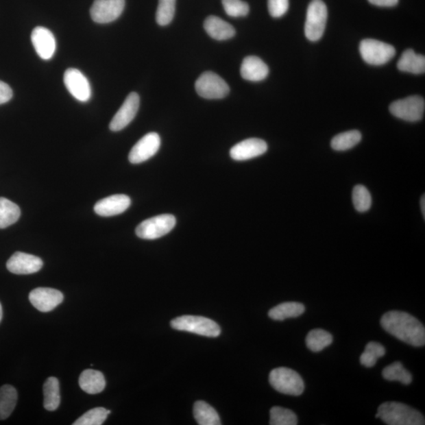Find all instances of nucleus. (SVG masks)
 <instances>
[{
    "label": "nucleus",
    "instance_id": "obj_39",
    "mask_svg": "<svg viewBox=\"0 0 425 425\" xmlns=\"http://www.w3.org/2000/svg\"><path fill=\"white\" fill-rule=\"evenodd\" d=\"M377 361V359L374 357L373 354L367 352H365L361 354L360 357V363L361 365L365 366V367L371 368L374 367Z\"/></svg>",
    "mask_w": 425,
    "mask_h": 425
},
{
    "label": "nucleus",
    "instance_id": "obj_37",
    "mask_svg": "<svg viewBox=\"0 0 425 425\" xmlns=\"http://www.w3.org/2000/svg\"><path fill=\"white\" fill-rule=\"evenodd\" d=\"M365 352L373 354L376 359L384 357L386 350L384 346L379 343L370 342L365 347Z\"/></svg>",
    "mask_w": 425,
    "mask_h": 425
},
{
    "label": "nucleus",
    "instance_id": "obj_11",
    "mask_svg": "<svg viewBox=\"0 0 425 425\" xmlns=\"http://www.w3.org/2000/svg\"><path fill=\"white\" fill-rule=\"evenodd\" d=\"M161 145L160 136L156 132H150L138 141L129 155V160L132 164H140L150 159L159 150Z\"/></svg>",
    "mask_w": 425,
    "mask_h": 425
},
{
    "label": "nucleus",
    "instance_id": "obj_28",
    "mask_svg": "<svg viewBox=\"0 0 425 425\" xmlns=\"http://www.w3.org/2000/svg\"><path fill=\"white\" fill-rule=\"evenodd\" d=\"M20 216L21 210L17 204L6 198H0V228L12 226Z\"/></svg>",
    "mask_w": 425,
    "mask_h": 425
},
{
    "label": "nucleus",
    "instance_id": "obj_7",
    "mask_svg": "<svg viewBox=\"0 0 425 425\" xmlns=\"http://www.w3.org/2000/svg\"><path fill=\"white\" fill-rule=\"evenodd\" d=\"M176 223L172 215H158L141 223L136 228V234L143 240H156L172 231Z\"/></svg>",
    "mask_w": 425,
    "mask_h": 425
},
{
    "label": "nucleus",
    "instance_id": "obj_41",
    "mask_svg": "<svg viewBox=\"0 0 425 425\" xmlns=\"http://www.w3.org/2000/svg\"><path fill=\"white\" fill-rule=\"evenodd\" d=\"M421 208L422 211V215L425 219V195H423L421 199Z\"/></svg>",
    "mask_w": 425,
    "mask_h": 425
},
{
    "label": "nucleus",
    "instance_id": "obj_10",
    "mask_svg": "<svg viewBox=\"0 0 425 425\" xmlns=\"http://www.w3.org/2000/svg\"><path fill=\"white\" fill-rule=\"evenodd\" d=\"M125 5V0H95L90 14L95 23H112L123 12Z\"/></svg>",
    "mask_w": 425,
    "mask_h": 425
},
{
    "label": "nucleus",
    "instance_id": "obj_25",
    "mask_svg": "<svg viewBox=\"0 0 425 425\" xmlns=\"http://www.w3.org/2000/svg\"><path fill=\"white\" fill-rule=\"evenodd\" d=\"M18 401V392L12 385L0 387V420L8 418L13 413Z\"/></svg>",
    "mask_w": 425,
    "mask_h": 425
},
{
    "label": "nucleus",
    "instance_id": "obj_26",
    "mask_svg": "<svg viewBox=\"0 0 425 425\" xmlns=\"http://www.w3.org/2000/svg\"><path fill=\"white\" fill-rule=\"evenodd\" d=\"M193 413L196 422L200 425L221 424L219 413L208 403L204 401L195 403Z\"/></svg>",
    "mask_w": 425,
    "mask_h": 425
},
{
    "label": "nucleus",
    "instance_id": "obj_9",
    "mask_svg": "<svg viewBox=\"0 0 425 425\" xmlns=\"http://www.w3.org/2000/svg\"><path fill=\"white\" fill-rule=\"evenodd\" d=\"M424 109V99L418 95L395 101L389 106L392 115L398 119L411 122L421 121L423 119Z\"/></svg>",
    "mask_w": 425,
    "mask_h": 425
},
{
    "label": "nucleus",
    "instance_id": "obj_18",
    "mask_svg": "<svg viewBox=\"0 0 425 425\" xmlns=\"http://www.w3.org/2000/svg\"><path fill=\"white\" fill-rule=\"evenodd\" d=\"M131 205V199L125 195H114L97 202L94 210L99 216L112 217L124 212Z\"/></svg>",
    "mask_w": 425,
    "mask_h": 425
},
{
    "label": "nucleus",
    "instance_id": "obj_27",
    "mask_svg": "<svg viewBox=\"0 0 425 425\" xmlns=\"http://www.w3.org/2000/svg\"><path fill=\"white\" fill-rule=\"evenodd\" d=\"M332 335L321 328L313 329L308 333L306 344L308 349L313 352H320L323 349L330 346L332 343Z\"/></svg>",
    "mask_w": 425,
    "mask_h": 425
},
{
    "label": "nucleus",
    "instance_id": "obj_20",
    "mask_svg": "<svg viewBox=\"0 0 425 425\" xmlns=\"http://www.w3.org/2000/svg\"><path fill=\"white\" fill-rule=\"evenodd\" d=\"M204 29L212 39L217 40H230L236 34V30L232 25L215 15L206 18Z\"/></svg>",
    "mask_w": 425,
    "mask_h": 425
},
{
    "label": "nucleus",
    "instance_id": "obj_3",
    "mask_svg": "<svg viewBox=\"0 0 425 425\" xmlns=\"http://www.w3.org/2000/svg\"><path fill=\"white\" fill-rule=\"evenodd\" d=\"M269 382L276 391L284 395L300 396L305 389L301 376L297 372L285 367L271 371Z\"/></svg>",
    "mask_w": 425,
    "mask_h": 425
},
{
    "label": "nucleus",
    "instance_id": "obj_19",
    "mask_svg": "<svg viewBox=\"0 0 425 425\" xmlns=\"http://www.w3.org/2000/svg\"><path fill=\"white\" fill-rule=\"evenodd\" d=\"M269 72L267 64L257 56L244 58L241 68V77L247 81L254 82L263 81L267 77Z\"/></svg>",
    "mask_w": 425,
    "mask_h": 425
},
{
    "label": "nucleus",
    "instance_id": "obj_6",
    "mask_svg": "<svg viewBox=\"0 0 425 425\" xmlns=\"http://www.w3.org/2000/svg\"><path fill=\"white\" fill-rule=\"evenodd\" d=\"M359 50L363 60L373 66H382L396 56L395 47L386 42L374 39L361 42Z\"/></svg>",
    "mask_w": 425,
    "mask_h": 425
},
{
    "label": "nucleus",
    "instance_id": "obj_16",
    "mask_svg": "<svg viewBox=\"0 0 425 425\" xmlns=\"http://www.w3.org/2000/svg\"><path fill=\"white\" fill-rule=\"evenodd\" d=\"M267 150V143L258 138H251L232 147L230 156L236 161H246L263 155Z\"/></svg>",
    "mask_w": 425,
    "mask_h": 425
},
{
    "label": "nucleus",
    "instance_id": "obj_23",
    "mask_svg": "<svg viewBox=\"0 0 425 425\" xmlns=\"http://www.w3.org/2000/svg\"><path fill=\"white\" fill-rule=\"evenodd\" d=\"M305 310L304 305L300 302H287L272 308L269 311V317L274 321H284L301 316Z\"/></svg>",
    "mask_w": 425,
    "mask_h": 425
},
{
    "label": "nucleus",
    "instance_id": "obj_29",
    "mask_svg": "<svg viewBox=\"0 0 425 425\" xmlns=\"http://www.w3.org/2000/svg\"><path fill=\"white\" fill-rule=\"evenodd\" d=\"M361 141V134L359 131L345 132L333 137L331 141V147L335 151H347L359 145Z\"/></svg>",
    "mask_w": 425,
    "mask_h": 425
},
{
    "label": "nucleus",
    "instance_id": "obj_38",
    "mask_svg": "<svg viewBox=\"0 0 425 425\" xmlns=\"http://www.w3.org/2000/svg\"><path fill=\"white\" fill-rule=\"evenodd\" d=\"M13 91L9 85L0 81V105L6 104L12 99Z\"/></svg>",
    "mask_w": 425,
    "mask_h": 425
},
{
    "label": "nucleus",
    "instance_id": "obj_1",
    "mask_svg": "<svg viewBox=\"0 0 425 425\" xmlns=\"http://www.w3.org/2000/svg\"><path fill=\"white\" fill-rule=\"evenodd\" d=\"M380 325L387 332L404 343L413 347L424 346V326L410 313L397 311L387 312L382 315Z\"/></svg>",
    "mask_w": 425,
    "mask_h": 425
},
{
    "label": "nucleus",
    "instance_id": "obj_24",
    "mask_svg": "<svg viewBox=\"0 0 425 425\" xmlns=\"http://www.w3.org/2000/svg\"><path fill=\"white\" fill-rule=\"evenodd\" d=\"M44 406L47 411H55L60 405V382L56 377H49L44 385Z\"/></svg>",
    "mask_w": 425,
    "mask_h": 425
},
{
    "label": "nucleus",
    "instance_id": "obj_5",
    "mask_svg": "<svg viewBox=\"0 0 425 425\" xmlns=\"http://www.w3.org/2000/svg\"><path fill=\"white\" fill-rule=\"evenodd\" d=\"M328 19V10L322 0H313L307 9L305 24L306 38L315 42L325 33Z\"/></svg>",
    "mask_w": 425,
    "mask_h": 425
},
{
    "label": "nucleus",
    "instance_id": "obj_4",
    "mask_svg": "<svg viewBox=\"0 0 425 425\" xmlns=\"http://www.w3.org/2000/svg\"><path fill=\"white\" fill-rule=\"evenodd\" d=\"M171 327L176 330L184 331L200 335L206 337H217L220 336L221 328L211 319L185 315L173 319Z\"/></svg>",
    "mask_w": 425,
    "mask_h": 425
},
{
    "label": "nucleus",
    "instance_id": "obj_35",
    "mask_svg": "<svg viewBox=\"0 0 425 425\" xmlns=\"http://www.w3.org/2000/svg\"><path fill=\"white\" fill-rule=\"evenodd\" d=\"M226 13L232 18L245 17L250 12L247 3L242 0H221Z\"/></svg>",
    "mask_w": 425,
    "mask_h": 425
},
{
    "label": "nucleus",
    "instance_id": "obj_17",
    "mask_svg": "<svg viewBox=\"0 0 425 425\" xmlns=\"http://www.w3.org/2000/svg\"><path fill=\"white\" fill-rule=\"evenodd\" d=\"M32 42L38 56L44 60H49L55 55L56 41L54 35L49 29L36 27L32 32Z\"/></svg>",
    "mask_w": 425,
    "mask_h": 425
},
{
    "label": "nucleus",
    "instance_id": "obj_34",
    "mask_svg": "<svg viewBox=\"0 0 425 425\" xmlns=\"http://www.w3.org/2000/svg\"><path fill=\"white\" fill-rule=\"evenodd\" d=\"M352 199L356 210L365 212L370 209L372 197L369 190L365 186H355L353 190Z\"/></svg>",
    "mask_w": 425,
    "mask_h": 425
},
{
    "label": "nucleus",
    "instance_id": "obj_32",
    "mask_svg": "<svg viewBox=\"0 0 425 425\" xmlns=\"http://www.w3.org/2000/svg\"><path fill=\"white\" fill-rule=\"evenodd\" d=\"M271 425H296L298 419L296 414L289 410L280 406H274L270 410Z\"/></svg>",
    "mask_w": 425,
    "mask_h": 425
},
{
    "label": "nucleus",
    "instance_id": "obj_8",
    "mask_svg": "<svg viewBox=\"0 0 425 425\" xmlns=\"http://www.w3.org/2000/svg\"><path fill=\"white\" fill-rule=\"evenodd\" d=\"M195 90L201 97L219 99L227 97L230 92L228 84L214 72H205L195 82Z\"/></svg>",
    "mask_w": 425,
    "mask_h": 425
},
{
    "label": "nucleus",
    "instance_id": "obj_12",
    "mask_svg": "<svg viewBox=\"0 0 425 425\" xmlns=\"http://www.w3.org/2000/svg\"><path fill=\"white\" fill-rule=\"evenodd\" d=\"M64 83L73 97L81 102H87L91 98V85L86 77L77 69H68L64 74Z\"/></svg>",
    "mask_w": 425,
    "mask_h": 425
},
{
    "label": "nucleus",
    "instance_id": "obj_30",
    "mask_svg": "<svg viewBox=\"0 0 425 425\" xmlns=\"http://www.w3.org/2000/svg\"><path fill=\"white\" fill-rule=\"evenodd\" d=\"M382 377L389 381H400L403 385H411L413 377L410 372L403 367L400 361L387 365L382 372Z\"/></svg>",
    "mask_w": 425,
    "mask_h": 425
},
{
    "label": "nucleus",
    "instance_id": "obj_2",
    "mask_svg": "<svg viewBox=\"0 0 425 425\" xmlns=\"http://www.w3.org/2000/svg\"><path fill=\"white\" fill-rule=\"evenodd\" d=\"M376 418L389 425H424V417L422 413L406 404L387 402L378 408Z\"/></svg>",
    "mask_w": 425,
    "mask_h": 425
},
{
    "label": "nucleus",
    "instance_id": "obj_33",
    "mask_svg": "<svg viewBox=\"0 0 425 425\" xmlns=\"http://www.w3.org/2000/svg\"><path fill=\"white\" fill-rule=\"evenodd\" d=\"M176 8V0H158L156 21L159 25L166 26L173 21Z\"/></svg>",
    "mask_w": 425,
    "mask_h": 425
},
{
    "label": "nucleus",
    "instance_id": "obj_31",
    "mask_svg": "<svg viewBox=\"0 0 425 425\" xmlns=\"http://www.w3.org/2000/svg\"><path fill=\"white\" fill-rule=\"evenodd\" d=\"M111 413L110 411L103 407L92 409L79 417L73 425H101Z\"/></svg>",
    "mask_w": 425,
    "mask_h": 425
},
{
    "label": "nucleus",
    "instance_id": "obj_21",
    "mask_svg": "<svg viewBox=\"0 0 425 425\" xmlns=\"http://www.w3.org/2000/svg\"><path fill=\"white\" fill-rule=\"evenodd\" d=\"M79 385L88 394L97 395L105 389V377L99 371L86 369L80 376Z\"/></svg>",
    "mask_w": 425,
    "mask_h": 425
},
{
    "label": "nucleus",
    "instance_id": "obj_40",
    "mask_svg": "<svg viewBox=\"0 0 425 425\" xmlns=\"http://www.w3.org/2000/svg\"><path fill=\"white\" fill-rule=\"evenodd\" d=\"M369 2L377 7L391 8L398 4V0H369Z\"/></svg>",
    "mask_w": 425,
    "mask_h": 425
},
{
    "label": "nucleus",
    "instance_id": "obj_42",
    "mask_svg": "<svg viewBox=\"0 0 425 425\" xmlns=\"http://www.w3.org/2000/svg\"><path fill=\"white\" fill-rule=\"evenodd\" d=\"M3 318V308L1 304H0V322H1Z\"/></svg>",
    "mask_w": 425,
    "mask_h": 425
},
{
    "label": "nucleus",
    "instance_id": "obj_14",
    "mask_svg": "<svg viewBox=\"0 0 425 425\" xmlns=\"http://www.w3.org/2000/svg\"><path fill=\"white\" fill-rule=\"evenodd\" d=\"M29 301L39 311L50 312L60 305L64 300L61 291L50 288H38L30 292Z\"/></svg>",
    "mask_w": 425,
    "mask_h": 425
},
{
    "label": "nucleus",
    "instance_id": "obj_15",
    "mask_svg": "<svg viewBox=\"0 0 425 425\" xmlns=\"http://www.w3.org/2000/svg\"><path fill=\"white\" fill-rule=\"evenodd\" d=\"M42 267V260L35 255L23 252H15L7 263L10 273L27 275L38 272Z\"/></svg>",
    "mask_w": 425,
    "mask_h": 425
},
{
    "label": "nucleus",
    "instance_id": "obj_36",
    "mask_svg": "<svg viewBox=\"0 0 425 425\" xmlns=\"http://www.w3.org/2000/svg\"><path fill=\"white\" fill-rule=\"evenodd\" d=\"M289 8V0H268L269 12L274 18L282 17Z\"/></svg>",
    "mask_w": 425,
    "mask_h": 425
},
{
    "label": "nucleus",
    "instance_id": "obj_22",
    "mask_svg": "<svg viewBox=\"0 0 425 425\" xmlns=\"http://www.w3.org/2000/svg\"><path fill=\"white\" fill-rule=\"evenodd\" d=\"M397 66L398 70L413 74H422L425 72V57L418 55L412 49H407L402 53Z\"/></svg>",
    "mask_w": 425,
    "mask_h": 425
},
{
    "label": "nucleus",
    "instance_id": "obj_13",
    "mask_svg": "<svg viewBox=\"0 0 425 425\" xmlns=\"http://www.w3.org/2000/svg\"><path fill=\"white\" fill-rule=\"evenodd\" d=\"M140 108V97L136 93L127 95L125 102L121 106L110 123V129L113 132L121 131L131 123L135 119Z\"/></svg>",
    "mask_w": 425,
    "mask_h": 425
}]
</instances>
